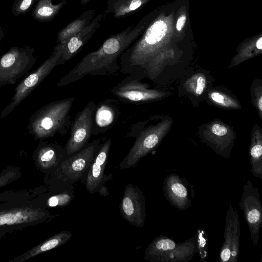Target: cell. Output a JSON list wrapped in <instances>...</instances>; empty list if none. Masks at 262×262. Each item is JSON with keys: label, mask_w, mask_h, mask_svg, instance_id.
Wrapping results in <instances>:
<instances>
[{"label": "cell", "mask_w": 262, "mask_h": 262, "mask_svg": "<svg viewBox=\"0 0 262 262\" xmlns=\"http://www.w3.org/2000/svg\"><path fill=\"white\" fill-rule=\"evenodd\" d=\"M7 191L0 193V234L37 225L51 217L45 204L38 201L47 191Z\"/></svg>", "instance_id": "2"}, {"label": "cell", "mask_w": 262, "mask_h": 262, "mask_svg": "<svg viewBox=\"0 0 262 262\" xmlns=\"http://www.w3.org/2000/svg\"><path fill=\"white\" fill-rule=\"evenodd\" d=\"M64 45L60 43L55 46L50 56L37 69L25 77L17 85L10 103L4 108L0 115L2 119L17 107L39 84L58 66Z\"/></svg>", "instance_id": "6"}, {"label": "cell", "mask_w": 262, "mask_h": 262, "mask_svg": "<svg viewBox=\"0 0 262 262\" xmlns=\"http://www.w3.org/2000/svg\"><path fill=\"white\" fill-rule=\"evenodd\" d=\"M67 4L66 0H62L57 4H54L52 0H38L32 12V16L40 22L51 21Z\"/></svg>", "instance_id": "24"}, {"label": "cell", "mask_w": 262, "mask_h": 262, "mask_svg": "<svg viewBox=\"0 0 262 262\" xmlns=\"http://www.w3.org/2000/svg\"><path fill=\"white\" fill-rule=\"evenodd\" d=\"M119 209L122 217L136 228L143 227L145 220V198L142 191L132 184L125 187Z\"/></svg>", "instance_id": "12"}, {"label": "cell", "mask_w": 262, "mask_h": 262, "mask_svg": "<svg viewBox=\"0 0 262 262\" xmlns=\"http://www.w3.org/2000/svg\"><path fill=\"white\" fill-rule=\"evenodd\" d=\"M38 0H15L12 8V13L15 16L25 14L33 7Z\"/></svg>", "instance_id": "31"}, {"label": "cell", "mask_w": 262, "mask_h": 262, "mask_svg": "<svg viewBox=\"0 0 262 262\" xmlns=\"http://www.w3.org/2000/svg\"><path fill=\"white\" fill-rule=\"evenodd\" d=\"M145 20H141L110 36L97 50L87 54L68 74L57 82L58 86L73 83L87 75H114L120 71L119 58L127 48L141 35Z\"/></svg>", "instance_id": "1"}, {"label": "cell", "mask_w": 262, "mask_h": 262, "mask_svg": "<svg viewBox=\"0 0 262 262\" xmlns=\"http://www.w3.org/2000/svg\"><path fill=\"white\" fill-rule=\"evenodd\" d=\"M209 97L215 104L223 107L237 108L239 106L237 101L222 92L212 91L209 93Z\"/></svg>", "instance_id": "28"}, {"label": "cell", "mask_w": 262, "mask_h": 262, "mask_svg": "<svg viewBox=\"0 0 262 262\" xmlns=\"http://www.w3.org/2000/svg\"><path fill=\"white\" fill-rule=\"evenodd\" d=\"M197 241V252L199 253L201 262L205 261L208 253V239L205 231L203 228H199L195 234Z\"/></svg>", "instance_id": "29"}, {"label": "cell", "mask_w": 262, "mask_h": 262, "mask_svg": "<svg viewBox=\"0 0 262 262\" xmlns=\"http://www.w3.org/2000/svg\"><path fill=\"white\" fill-rule=\"evenodd\" d=\"M112 144L111 138H108L101 144L100 148L92 161L84 181L87 191L91 194L98 193L106 196L109 191L105 184L111 179L112 174H105L104 171L108 160Z\"/></svg>", "instance_id": "11"}, {"label": "cell", "mask_w": 262, "mask_h": 262, "mask_svg": "<svg viewBox=\"0 0 262 262\" xmlns=\"http://www.w3.org/2000/svg\"><path fill=\"white\" fill-rule=\"evenodd\" d=\"M112 93L120 101L134 104H140L158 100L165 93L151 89L148 84L128 75L113 88Z\"/></svg>", "instance_id": "9"}, {"label": "cell", "mask_w": 262, "mask_h": 262, "mask_svg": "<svg viewBox=\"0 0 262 262\" xmlns=\"http://www.w3.org/2000/svg\"><path fill=\"white\" fill-rule=\"evenodd\" d=\"M185 88L196 96L201 95L206 86V79L202 74H197L188 79L185 83Z\"/></svg>", "instance_id": "27"}, {"label": "cell", "mask_w": 262, "mask_h": 262, "mask_svg": "<svg viewBox=\"0 0 262 262\" xmlns=\"http://www.w3.org/2000/svg\"><path fill=\"white\" fill-rule=\"evenodd\" d=\"M197 251L194 234L185 241L178 243L176 247L162 257L159 262H187L193 258Z\"/></svg>", "instance_id": "20"}, {"label": "cell", "mask_w": 262, "mask_h": 262, "mask_svg": "<svg viewBox=\"0 0 262 262\" xmlns=\"http://www.w3.org/2000/svg\"><path fill=\"white\" fill-rule=\"evenodd\" d=\"M75 98L52 101L35 112L29 119L27 129L36 140H43L57 134L64 136L72 122L70 112Z\"/></svg>", "instance_id": "3"}, {"label": "cell", "mask_w": 262, "mask_h": 262, "mask_svg": "<svg viewBox=\"0 0 262 262\" xmlns=\"http://www.w3.org/2000/svg\"><path fill=\"white\" fill-rule=\"evenodd\" d=\"M186 20V17L185 15L181 16L177 20L176 28L178 31H180L184 27Z\"/></svg>", "instance_id": "33"}, {"label": "cell", "mask_w": 262, "mask_h": 262, "mask_svg": "<svg viewBox=\"0 0 262 262\" xmlns=\"http://www.w3.org/2000/svg\"><path fill=\"white\" fill-rule=\"evenodd\" d=\"M249 155L253 175L262 179V135L259 128L255 129L252 134Z\"/></svg>", "instance_id": "25"}, {"label": "cell", "mask_w": 262, "mask_h": 262, "mask_svg": "<svg viewBox=\"0 0 262 262\" xmlns=\"http://www.w3.org/2000/svg\"><path fill=\"white\" fill-rule=\"evenodd\" d=\"M250 233L251 241L256 246L259 238V230L262 224V204L260 193L250 181L244 185L239 203Z\"/></svg>", "instance_id": "10"}, {"label": "cell", "mask_w": 262, "mask_h": 262, "mask_svg": "<svg viewBox=\"0 0 262 262\" xmlns=\"http://www.w3.org/2000/svg\"><path fill=\"white\" fill-rule=\"evenodd\" d=\"M147 0H107L104 13L120 19L138 11Z\"/></svg>", "instance_id": "22"}, {"label": "cell", "mask_w": 262, "mask_h": 262, "mask_svg": "<svg viewBox=\"0 0 262 262\" xmlns=\"http://www.w3.org/2000/svg\"><path fill=\"white\" fill-rule=\"evenodd\" d=\"M209 133L206 138L209 146L218 155L229 157L233 142L229 128L221 122H214L210 125Z\"/></svg>", "instance_id": "18"}, {"label": "cell", "mask_w": 262, "mask_h": 262, "mask_svg": "<svg viewBox=\"0 0 262 262\" xmlns=\"http://www.w3.org/2000/svg\"><path fill=\"white\" fill-rule=\"evenodd\" d=\"M178 243L163 235L155 238L148 245L144 251V259L150 262H159L164 255L174 249Z\"/></svg>", "instance_id": "21"}, {"label": "cell", "mask_w": 262, "mask_h": 262, "mask_svg": "<svg viewBox=\"0 0 262 262\" xmlns=\"http://www.w3.org/2000/svg\"><path fill=\"white\" fill-rule=\"evenodd\" d=\"M163 191L166 200L177 209L186 210L191 206L186 185L178 174L171 173L165 177Z\"/></svg>", "instance_id": "17"}, {"label": "cell", "mask_w": 262, "mask_h": 262, "mask_svg": "<svg viewBox=\"0 0 262 262\" xmlns=\"http://www.w3.org/2000/svg\"><path fill=\"white\" fill-rule=\"evenodd\" d=\"M36 165L47 173L53 171L67 158L64 148L57 143L40 140L34 153Z\"/></svg>", "instance_id": "15"}, {"label": "cell", "mask_w": 262, "mask_h": 262, "mask_svg": "<svg viewBox=\"0 0 262 262\" xmlns=\"http://www.w3.org/2000/svg\"><path fill=\"white\" fill-rule=\"evenodd\" d=\"M96 104L90 101L76 115L70 127L69 138L64 148L67 158L83 148L92 135L93 116Z\"/></svg>", "instance_id": "8"}, {"label": "cell", "mask_w": 262, "mask_h": 262, "mask_svg": "<svg viewBox=\"0 0 262 262\" xmlns=\"http://www.w3.org/2000/svg\"><path fill=\"white\" fill-rule=\"evenodd\" d=\"M91 0H80V3L82 5H85L87 3L90 2Z\"/></svg>", "instance_id": "36"}, {"label": "cell", "mask_w": 262, "mask_h": 262, "mask_svg": "<svg viewBox=\"0 0 262 262\" xmlns=\"http://www.w3.org/2000/svg\"><path fill=\"white\" fill-rule=\"evenodd\" d=\"M36 61L34 48L29 45L11 48L0 57V87L16 83Z\"/></svg>", "instance_id": "7"}, {"label": "cell", "mask_w": 262, "mask_h": 262, "mask_svg": "<svg viewBox=\"0 0 262 262\" xmlns=\"http://www.w3.org/2000/svg\"><path fill=\"white\" fill-rule=\"evenodd\" d=\"M171 125V122L164 120L155 124L144 125V121L134 124L126 138H136L128 154L120 163L121 169L135 166L139 160L159 144Z\"/></svg>", "instance_id": "5"}, {"label": "cell", "mask_w": 262, "mask_h": 262, "mask_svg": "<svg viewBox=\"0 0 262 262\" xmlns=\"http://www.w3.org/2000/svg\"><path fill=\"white\" fill-rule=\"evenodd\" d=\"M4 35H5V33H4V30H3V28H2L0 26V43H1V41L2 40V39H3V38L4 37Z\"/></svg>", "instance_id": "35"}, {"label": "cell", "mask_w": 262, "mask_h": 262, "mask_svg": "<svg viewBox=\"0 0 262 262\" xmlns=\"http://www.w3.org/2000/svg\"><path fill=\"white\" fill-rule=\"evenodd\" d=\"M121 114L119 101L106 99L96 105L93 116L92 135L102 134L110 129Z\"/></svg>", "instance_id": "14"}, {"label": "cell", "mask_w": 262, "mask_h": 262, "mask_svg": "<svg viewBox=\"0 0 262 262\" xmlns=\"http://www.w3.org/2000/svg\"><path fill=\"white\" fill-rule=\"evenodd\" d=\"M258 90H255L254 93V104L258 109L259 116L261 117L262 112V94H261V87L260 86Z\"/></svg>", "instance_id": "32"}, {"label": "cell", "mask_w": 262, "mask_h": 262, "mask_svg": "<svg viewBox=\"0 0 262 262\" xmlns=\"http://www.w3.org/2000/svg\"><path fill=\"white\" fill-rule=\"evenodd\" d=\"M70 231H62L47 238L25 253L14 258L10 262H23L47 251L60 246L67 243L72 237Z\"/></svg>", "instance_id": "19"}, {"label": "cell", "mask_w": 262, "mask_h": 262, "mask_svg": "<svg viewBox=\"0 0 262 262\" xmlns=\"http://www.w3.org/2000/svg\"><path fill=\"white\" fill-rule=\"evenodd\" d=\"M101 139L93 140L83 148L64 159L48 173V183L58 191L67 189L84 179L101 145ZM84 180V181H85Z\"/></svg>", "instance_id": "4"}, {"label": "cell", "mask_w": 262, "mask_h": 262, "mask_svg": "<svg viewBox=\"0 0 262 262\" xmlns=\"http://www.w3.org/2000/svg\"><path fill=\"white\" fill-rule=\"evenodd\" d=\"M240 222L236 207L229 205L226 212L224 242L220 252V262H236L239 254Z\"/></svg>", "instance_id": "13"}, {"label": "cell", "mask_w": 262, "mask_h": 262, "mask_svg": "<svg viewBox=\"0 0 262 262\" xmlns=\"http://www.w3.org/2000/svg\"><path fill=\"white\" fill-rule=\"evenodd\" d=\"M19 167L9 166L0 173V188L3 187L20 177Z\"/></svg>", "instance_id": "30"}, {"label": "cell", "mask_w": 262, "mask_h": 262, "mask_svg": "<svg viewBox=\"0 0 262 262\" xmlns=\"http://www.w3.org/2000/svg\"><path fill=\"white\" fill-rule=\"evenodd\" d=\"M95 10L91 9L82 12L80 16L61 29L57 34L58 43L65 45L72 36L81 31L94 18Z\"/></svg>", "instance_id": "23"}, {"label": "cell", "mask_w": 262, "mask_h": 262, "mask_svg": "<svg viewBox=\"0 0 262 262\" xmlns=\"http://www.w3.org/2000/svg\"><path fill=\"white\" fill-rule=\"evenodd\" d=\"M74 186H72L49 197L45 202L47 207H64L68 205L74 197Z\"/></svg>", "instance_id": "26"}, {"label": "cell", "mask_w": 262, "mask_h": 262, "mask_svg": "<svg viewBox=\"0 0 262 262\" xmlns=\"http://www.w3.org/2000/svg\"><path fill=\"white\" fill-rule=\"evenodd\" d=\"M103 17V13L98 14L89 25L67 41L59 58L58 66L64 64L82 49L100 27Z\"/></svg>", "instance_id": "16"}, {"label": "cell", "mask_w": 262, "mask_h": 262, "mask_svg": "<svg viewBox=\"0 0 262 262\" xmlns=\"http://www.w3.org/2000/svg\"><path fill=\"white\" fill-rule=\"evenodd\" d=\"M256 48L259 50H261L262 49V37H260L256 41Z\"/></svg>", "instance_id": "34"}]
</instances>
